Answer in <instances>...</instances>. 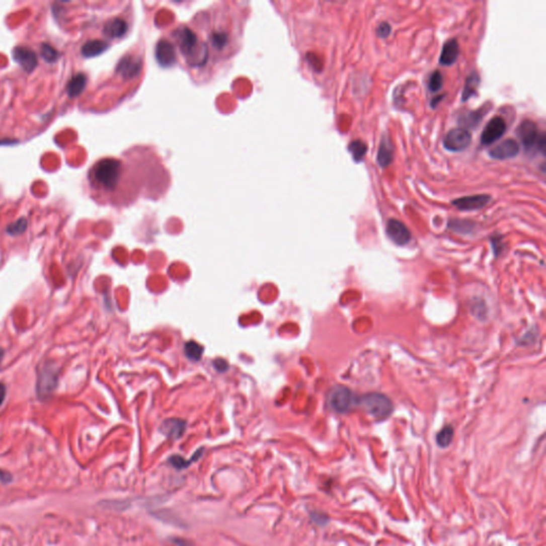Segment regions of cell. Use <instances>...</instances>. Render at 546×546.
<instances>
[{
	"label": "cell",
	"instance_id": "obj_15",
	"mask_svg": "<svg viewBox=\"0 0 546 546\" xmlns=\"http://www.w3.org/2000/svg\"><path fill=\"white\" fill-rule=\"evenodd\" d=\"M487 112H488V109H486L485 107H482V108L474 110V111L463 112L460 115L458 123L464 129H467V128L475 129L477 126H479V124L481 123L483 116L486 115Z\"/></svg>",
	"mask_w": 546,
	"mask_h": 546
},
{
	"label": "cell",
	"instance_id": "obj_22",
	"mask_svg": "<svg viewBox=\"0 0 546 546\" xmlns=\"http://www.w3.org/2000/svg\"><path fill=\"white\" fill-rule=\"evenodd\" d=\"M367 149H368V146L362 140H354L348 145V150L350 151L355 163H361L367 153Z\"/></svg>",
	"mask_w": 546,
	"mask_h": 546
},
{
	"label": "cell",
	"instance_id": "obj_21",
	"mask_svg": "<svg viewBox=\"0 0 546 546\" xmlns=\"http://www.w3.org/2000/svg\"><path fill=\"white\" fill-rule=\"evenodd\" d=\"M203 451H204L203 448L199 449L198 451H196V452L193 454L192 458H190L189 460L184 459L182 455L174 454V455H172V456H170L168 461H169V463L171 464L172 466H173L174 469H176L177 471L186 470V469L189 467L192 463H194L195 461H198L199 458H201L202 454H203Z\"/></svg>",
	"mask_w": 546,
	"mask_h": 546
},
{
	"label": "cell",
	"instance_id": "obj_30",
	"mask_svg": "<svg viewBox=\"0 0 546 546\" xmlns=\"http://www.w3.org/2000/svg\"><path fill=\"white\" fill-rule=\"evenodd\" d=\"M310 518L318 526H325L329 523V516L324 512H311Z\"/></svg>",
	"mask_w": 546,
	"mask_h": 546
},
{
	"label": "cell",
	"instance_id": "obj_24",
	"mask_svg": "<svg viewBox=\"0 0 546 546\" xmlns=\"http://www.w3.org/2000/svg\"><path fill=\"white\" fill-rule=\"evenodd\" d=\"M453 434H454L453 428L451 426H449V425L445 426L436 435L437 445L440 447H442V448H446V447H448L452 442Z\"/></svg>",
	"mask_w": 546,
	"mask_h": 546
},
{
	"label": "cell",
	"instance_id": "obj_23",
	"mask_svg": "<svg viewBox=\"0 0 546 546\" xmlns=\"http://www.w3.org/2000/svg\"><path fill=\"white\" fill-rule=\"evenodd\" d=\"M475 223L469 220H460V219H453L448 222V227L456 232H462V234H466L473 230L475 227Z\"/></svg>",
	"mask_w": 546,
	"mask_h": 546
},
{
	"label": "cell",
	"instance_id": "obj_35",
	"mask_svg": "<svg viewBox=\"0 0 546 546\" xmlns=\"http://www.w3.org/2000/svg\"><path fill=\"white\" fill-rule=\"evenodd\" d=\"M4 355H5L4 349L0 348V365H2V362H3V359H4Z\"/></svg>",
	"mask_w": 546,
	"mask_h": 546
},
{
	"label": "cell",
	"instance_id": "obj_4",
	"mask_svg": "<svg viewBox=\"0 0 546 546\" xmlns=\"http://www.w3.org/2000/svg\"><path fill=\"white\" fill-rule=\"evenodd\" d=\"M329 406L337 413H346L353 402V394L346 386L337 385L331 388L328 395Z\"/></svg>",
	"mask_w": 546,
	"mask_h": 546
},
{
	"label": "cell",
	"instance_id": "obj_3",
	"mask_svg": "<svg viewBox=\"0 0 546 546\" xmlns=\"http://www.w3.org/2000/svg\"><path fill=\"white\" fill-rule=\"evenodd\" d=\"M359 406L367 413L377 419H385L393 412L391 399L379 393H370L364 395L357 401Z\"/></svg>",
	"mask_w": 546,
	"mask_h": 546
},
{
	"label": "cell",
	"instance_id": "obj_26",
	"mask_svg": "<svg viewBox=\"0 0 546 546\" xmlns=\"http://www.w3.org/2000/svg\"><path fill=\"white\" fill-rule=\"evenodd\" d=\"M443 87V75L440 70H434L428 80V89L432 93H436Z\"/></svg>",
	"mask_w": 546,
	"mask_h": 546
},
{
	"label": "cell",
	"instance_id": "obj_18",
	"mask_svg": "<svg viewBox=\"0 0 546 546\" xmlns=\"http://www.w3.org/2000/svg\"><path fill=\"white\" fill-rule=\"evenodd\" d=\"M480 85V76L476 70H473L467 76L462 91V102H467L470 98L477 95V90Z\"/></svg>",
	"mask_w": 546,
	"mask_h": 546
},
{
	"label": "cell",
	"instance_id": "obj_28",
	"mask_svg": "<svg viewBox=\"0 0 546 546\" xmlns=\"http://www.w3.org/2000/svg\"><path fill=\"white\" fill-rule=\"evenodd\" d=\"M27 226H28V222H27V219L21 218L17 221L11 223V224L7 227V231L12 236L21 235V234H23V232H25V230L27 229Z\"/></svg>",
	"mask_w": 546,
	"mask_h": 546
},
{
	"label": "cell",
	"instance_id": "obj_27",
	"mask_svg": "<svg viewBox=\"0 0 546 546\" xmlns=\"http://www.w3.org/2000/svg\"><path fill=\"white\" fill-rule=\"evenodd\" d=\"M41 56L44 60L48 62V63H53V62L58 60L59 53L51 45H49V44L43 43L41 45Z\"/></svg>",
	"mask_w": 546,
	"mask_h": 546
},
{
	"label": "cell",
	"instance_id": "obj_14",
	"mask_svg": "<svg viewBox=\"0 0 546 546\" xmlns=\"http://www.w3.org/2000/svg\"><path fill=\"white\" fill-rule=\"evenodd\" d=\"M393 159H394L393 142L388 138V136H383L380 143V146H379V150H378L377 163L382 169H385L392 164Z\"/></svg>",
	"mask_w": 546,
	"mask_h": 546
},
{
	"label": "cell",
	"instance_id": "obj_12",
	"mask_svg": "<svg viewBox=\"0 0 546 546\" xmlns=\"http://www.w3.org/2000/svg\"><path fill=\"white\" fill-rule=\"evenodd\" d=\"M12 53L15 62L28 73L38 66V57L32 49L25 46H16Z\"/></svg>",
	"mask_w": 546,
	"mask_h": 546
},
{
	"label": "cell",
	"instance_id": "obj_5",
	"mask_svg": "<svg viewBox=\"0 0 546 546\" xmlns=\"http://www.w3.org/2000/svg\"><path fill=\"white\" fill-rule=\"evenodd\" d=\"M58 383V371L50 364H45L39 372L37 391L38 395L42 399H45L55 391Z\"/></svg>",
	"mask_w": 546,
	"mask_h": 546
},
{
	"label": "cell",
	"instance_id": "obj_29",
	"mask_svg": "<svg viewBox=\"0 0 546 546\" xmlns=\"http://www.w3.org/2000/svg\"><path fill=\"white\" fill-rule=\"evenodd\" d=\"M392 32V27L391 25L387 23V22H383L381 23L379 26L377 30H375V33H377V35L379 38L381 39H385L387 37H389V34Z\"/></svg>",
	"mask_w": 546,
	"mask_h": 546
},
{
	"label": "cell",
	"instance_id": "obj_32",
	"mask_svg": "<svg viewBox=\"0 0 546 546\" xmlns=\"http://www.w3.org/2000/svg\"><path fill=\"white\" fill-rule=\"evenodd\" d=\"M213 366H214V368H216L219 372H224L228 368L227 362H225L224 360H222V359H218V360L214 361Z\"/></svg>",
	"mask_w": 546,
	"mask_h": 546
},
{
	"label": "cell",
	"instance_id": "obj_20",
	"mask_svg": "<svg viewBox=\"0 0 546 546\" xmlns=\"http://www.w3.org/2000/svg\"><path fill=\"white\" fill-rule=\"evenodd\" d=\"M87 84V77L83 73H78L69 80L67 84V94L70 98H74L82 94L85 90Z\"/></svg>",
	"mask_w": 546,
	"mask_h": 546
},
{
	"label": "cell",
	"instance_id": "obj_8",
	"mask_svg": "<svg viewBox=\"0 0 546 546\" xmlns=\"http://www.w3.org/2000/svg\"><path fill=\"white\" fill-rule=\"evenodd\" d=\"M516 135L521 140L525 149L528 151L535 147L538 142L540 132L538 131V126L531 120H524L516 129Z\"/></svg>",
	"mask_w": 546,
	"mask_h": 546
},
{
	"label": "cell",
	"instance_id": "obj_25",
	"mask_svg": "<svg viewBox=\"0 0 546 546\" xmlns=\"http://www.w3.org/2000/svg\"><path fill=\"white\" fill-rule=\"evenodd\" d=\"M204 351V348L195 342H188L185 345V354L192 361H200L202 354Z\"/></svg>",
	"mask_w": 546,
	"mask_h": 546
},
{
	"label": "cell",
	"instance_id": "obj_6",
	"mask_svg": "<svg viewBox=\"0 0 546 546\" xmlns=\"http://www.w3.org/2000/svg\"><path fill=\"white\" fill-rule=\"evenodd\" d=\"M472 142V135L467 129L454 128L447 132L443 140L444 147L453 153H460L466 149Z\"/></svg>",
	"mask_w": 546,
	"mask_h": 546
},
{
	"label": "cell",
	"instance_id": "obj_11",
	"mask_svg": "<svg viewBox=\"0 0 546 546\" xmlns=\"http://www.w3.org/2000/svg\"><path fill=\"white\" fill-rule=\"evenodd\" d=\"M520 153V145L513 139H507L500 142L496 146L492 147L489 151L491 158L496 160H506L514 158Z\"/></svg>",
	"mask_w": 546,
	"mask_h": 546
},
{
	"label": "cell",
	"instance_id": "obj_9",
	"mask_svg": "<svg viewBox=\"0 0 546 546\" xmlns=\"http://www.w3.org/2000/svg\"><path fill=\"white\" fill-rule=\"evenodd\" d=\"M491 195L488 194H477V195H470V196H463V198L455 199L451 202V204L454 207L458 208L462 211H472V210H478L490 203Z\"/></svg>",
	"mask_w": 546,
	"mask_h": 546
},
{
	"label": "cell",
	"instance_id": "obj_10",
	"mask_svg": "<svg viewBox=\"0 0 546 546\" xmlns=\"http://www.w3.org/2000/svg\"><path fill=\"white\" fill-rule=\"evenodd\" d=\"M386 234L388 238L397 246H406L411 240V232L402 223L396 219H389L386 224Z\"/></svg>",
	"mask_w": 546,
	"mask_h": 546
},
{
	"label": "cell",
	"instance_id": "obj_17",
	"mask_svg": "<svg viewBox=\"0 0 546 546\" xmlns=\"http://www.w3.org/2000/svg\"><path fill=\"white\" fill-rule=\"evenodd\" d=\"M127 31V23L122 19H113L107 22L104 27V33L106 37L116 39L121 38Z\"/></svg>",
	"mask_w": 546,
	"mask_h": 546
},
{
	"label": "cell",
	"instance_id": "obj_2",
	"mask_svg": "<svg viewBox=\"0 0 546 546\" xmlns=\"http://www.w3.org/2000/svg\"><path fill=\"white\" fill-rule=\"evenodd\" d=\"M122 161L114 158H105L92 169L94 185L104 191H114L120 184Z\"/></svg>",
	"mask_w": 546,
	"mask_h": 546
},
{
	"label": "cell",
	"instance_id": "obj_16",
	"mask_svg": "<svg viewBox=\"0 0 546 546\" xmlns=\"http://www.w3.org/2000/svg\"><path fill=\"white\" fill-rule=\"evenodd\" d=\"M459 57V44L455 39L448 40L443 46L440 63L445 66H450L456 61Z\"/></svg>",
	"mask_w": 546,
	"mask_h": 546
},
{
	"label": "cell",
	"instance_id": "obj_33",
	"mask_svg": "<svg viewBox=\"0 0 546 546\" xmlns=\"http://www.w3.org/2000/svg\"><path fill=\"white\" fill-rule=\"evenodd\" d=\"M6 394H7V387L3 382H0V407L3 406L4 401L6 399Z\"/></svg>",
	"mask_w": 546,
	"mask_h": 546
},
{
	"label": "cell",
	"instance_id": "obj_7",
	"mask_svg": "<svg viewBox=\"0 0 546 546\" xmlns=\"http://www.w3.org/2000/svg\"><path fill=\"white\" fill-rule=\"evenodd\" d=\"M506 130L507 124L503 118L495 116V118L491 119L481 133V144L483 146H489L493 144L494 142H496L505 135Z\"/></svg>",
	"mask_w": 546,
	"mask_h": 546
},
{
	"label": "cell",
	"instance_id": "obj_31",
	"mask_svg": "<svg viewBox=\"0 0 546 546\" xmlns=\"http://www.w3.org/2000/svg\"><path fill=\"white\" fill-rule=\"evenodd\" d=\"M545 146H546V137H545V133L541 132L540 136H539V139H538V142H536L535 148L538 149L542 155H545Z\"/></svg>",
	"mask_w": 546,
	"mask_h": 546
},
{
	"label": "cell",
	"instance_id": "obj_1",
	"mask_svg": "<svg viewBox=\"0 0 546 546\" xmlns=\"http://www.w3.org/2000/svg\"><path fill=\"white\" fill-rule=\"evenodd\" d=\"M243 29V17L228 5L204 11L173 34L174 43L188 68L211 75L236 52Z\"/></svg>",
	"mask_w": 546,
	"mask_h": 546
},
{
	"label": "cell",
	"instance_id": "obj_34",
	"mask_svg": "<svg viewBox=\"0 0 546 546\" xmlns=\"http://www.w3.org/2000/svg\"><path fill=\"white\" fill-rule=\"evenodd\" d=\"M443 100H444V95H435V97H433L431 101V108L435 109L437 105L440 104Z\"/></svg>",
	"mask_w": 546,
	"mask_h": 546
},
{
	"label": "cell",
	"instance_id": "obj_13",
	"mask_svg": "<svg viewBox=\"0 0 546 546\" xmlns=\"http://www.w3.org/2000/svg\"><path fill=\"white\" fill-rule=\"evenodd\" d=\"M160 432L172 440L181 438L186 431V422L180 418H169L160 426Z\"/></svg>",
	"mask_w": 546,
	"mask_h": 546
},
{
	"label": "cell",
	"instance_id": "obj_19",
	"mask_svg": "<svg viewBox=\"0 0 546 546\" xmlns=\"http://www.w3.org/2000/svg\"><path fill=\"white\" fill-rule=\"evenodd\" d=\"M107 48H108V44L106 42L101 40H93L87 42L82 47V53L86 58H92L101 55Z\"/></svg>",
	"mask_w": 546,
	"mask_h": 546
}]
</instances>
